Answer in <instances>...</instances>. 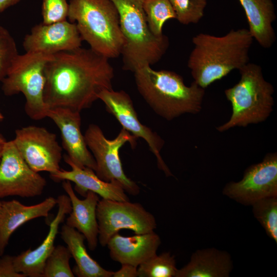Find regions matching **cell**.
<instances>
[{"label":"cell","mask_w":277,"mask_h":277,"mask_svg":"<svg viewBox=\"0 0 277 277\" xmlns=\"http://www.w3.org/2000/svg\"><path fill=\"white\" fill-rule=\"evenodd\" d=\"M71 258L67 247L55 246L45 262L42 277H74L69 264Z\"/></svg>","instance_id":"cell-27"},{"label":"cell","mask_w":277,"mask_h":277,"mask_svg":"<svg viewBox=\"0 0 277 277\" xmlns=\"http://www.w3.org/2000/svg\"><path fill=\"white\" fill-rule=\"evenodd\" d=\"M110 1L118 11L124 39L121 53L123 69L134 72L157 63L169 47V39L164 34L156 36L151 31L143 7V0Z\"/></svg>","instance_id":"cell-4"},{"label":"cell","mask_w":277,"mask_h":277,"mask_svg":"<svg viewBox=\"0 0 277 277\" xmlns=\"http://www.w3.org/2000/svg\"><path fill=\"white\" fill-rule=\"evenodd\" d=\"M13 256L4 255L0 258V277H26L15 270L13 265Z\"/></svg>","instance_id":"cell-31"},{"label":"cell","mask_w":277,"mask_h":277,"mask_svg":"<svg viewBox=\"0 0 277 277\" xmlns=\"http://www.w3.org/2000/svg\"><path fill=\"white\" fill-rule=\"evenodd\" d=\"M174 256L169 252L156 254L137 267L138 277H175L177 271Z\"/></svg>","instance_id":"cell-25"},{"label":"cell","mask_w":277,"mask_h":277,"mask_svg":"<svg viewBox=\"0 0 277 277\" xmlns=\"http://www.w3.org/2000/svg\"><path fill=\"white\" fill-rule=\"evenodd\" d=\"M143 7L148 26L156 36L163 34L162 28L165 23L176 19V15L169 0H143Z\"/></svg>","instance_id":"cell-24"},{"label":"cell","mask_w":277,"mask_h":277,"mask_svg":"<svg viewBox=\"0 0 277 277\" xmlns=\"http://www.w3.org/2000/svg\"><path fill=\"white\" fill-rule=\"evenodd\" d=\"M75 23L83 41L108 58L121 55L124 43L120 16L110 0H70L68 17Z\"/></svg>","instance_id":"cell-5"},{"label":"cell","mask_w":277,"mask_h":277,"mask_svg":"<svg viewBox=\"0 0 277 277\" xmlns=\"http://www.w3.org/2000/svg\"><path fill=\"white\" fill-rule=\"evenodd\" d=\"M22 0H0V12L13 6Z\"/></svg>","instance_id":"cell-33"},{"label":"cell","mask_w":277,"mask_h":277,"mask_svg":"<svg viewBox=\"0 0 277 277\" xmlns=\"http://www.w3.org/2000/svg\"><path fill=\"white\" fill-rule=\"evenodd\" d=\"M161 243L160 237L154 231L131 236H124L117 232L106 246L112 260L137 267L156 254Z\"/></svg>","instance_id":"cell-19"},{"label":"cell","mask_w":277,"mask_h":277,"mask_svg":"<svg viewBox=\"0 0 277 277\" xmlns=\"http://www.w3.org/2000/svg\"><path fill=\"white\" fill-rule=\"evenodd\" d=\"M18 54L14 38L0 26V82L5 77Z\"/></svg>","instance_id":"cell-29"},{"label":"cell","mask_w":277,"mask_h":277,"mask_svg":"<svg viewBox=\"0 0 277 277\" xmlns=\"http://www.w3.org/2000/svg\"><path fill=\"white\" fill-rule=\"evenodd\" d=\"M223 193L245 205H252L264 198L277 196V153L267 154L263 160L248 167L243 179L231 182Z\"/></svg>","instance_id":"cell-12"},{"label":"cell","mask_w":277,"mask_h":277,"mask_svg":"<svg viewBox=\"0 0 277 277\" xmlns=\"http://www.w3.org/2000/svg\"><path fill=\"white\" fill-rule=\"evenodd\" d=\"M245 11L249 31L253 39L264 48H270L276 36L272 23L276 19L272 0H239Z\"/></svg>","instance_id":"cell-21"},{"label":"cell","mask_w":277,"mask_h":277,"mask_svg":"<svg viewBox=\"0 0 277 277\" xmlns=\"http://www.w3.org/2000/svg\"><path fill=\"white\" fill-rule=\"evenodd\" d=\"M62 187L70 200L72 207L65 224L82 233L87 241L90 250H95L98 241V226L96 213L100 200L98 195L89 191L84 200H80L76 195L71 182L63 181Z\"/></svg>","instance_id":"cell-18"},{"label":"cell","mask_w":277,"mask_h":277,"mask_svg":"<svg viewBox=\"0 0 277 277\" xmlns=\"http://www.w3.org/2000/svg\"><path fill=\"white\" fill-rule=\"evenodd\" d=\"M253 40L245 28L231 30L222 36L196 34L192 38L194 48L187 63L193 82L205 89L232 70L241 69L249 63Z\"/></svg>","instance_id":"cell-2"},{"label":"cell","mask_w":277,"mask_h":277,"mask_svg":"<svg viewBox=\"0 0 277 277\" xmlns=\"http://www.w3.org/2000/svg\"><path fill=\"white\" fill-rule=\"evenodd\" d=\"M46 185V179L23 159L13 141H7L0 162V198L38 196Z\"/></svg>","instance_id":"cell-11"},{"label":"cell","mask_w":277,"mask_h":277,"mask_svg":"<svg viewBox=\"0 0 277 277\" xmlns=\"http://www.w3.org/2000/svg\"><path fill=\"white\" fill-rule=\"evenodd\" d=\"M232 268L227 252L213 248L197 250L186 265L177 269L175 277H227Z\"/></svg>","instance_id":"cell-22"},{"label":"cell","mask_w":277,"mask_h":277,"mask_svg":"<svg viewBox=\"0 0 277 277\" xmlns=\"http://www.w3.org/2000/svg\"><path fill=\"white\" fill-rule=\"evenodd\" d=\"M6 142L7 141L5 140V138L0 133V162L2 157L5 145Z\"/></svg>","instance_id":"cell-34"},{"label":"cell","mask_w":277,"mask_h":277,"mask_svg":"<svg viewBox=\"0 0 277 277\" xmlns=\"http://www.w3.org/2000/svg\"><path fill=\"white\" fill-rule=\"evenodd\" d=\"M69 4L66 0H43L42 23L50 24L67 19Z\"/></svg>","instance_id":"cell-30"},{"label":"cell","mask_w":277,"mask_h":277,"mask_svg":"<svg viewBox=\"0 0 277 277\" xmlns=\"http://www.w3.org/2000/svg\"><path fill=\"white\" fill-rule=\"evenodd\" d=\"M83 40L75 23L67 20L33 26L23 42L26 52L48 55L82 47Z\"/></svg>","instance_id":"cell-14"},{"label":"cell","mask_w":277,"mask_h":277,"mask_svg":"<svg viewBox=\"0 0 277 277\" xmlns=\"http://www.w3.org/2000/svg\"><path fill=\"white\" fill-rule=\"evenodd\" d=\"M137 267L130 264H122L121 268L113 273L112 277H136Z\"/></svg>","instance_id":"cell-32"},{"label":"cell","mask_w":277,"mask_h":277,"mask_svg":"<svg viewBox=\"0 0 277 277\" xmlns=\"http://www.w3.org/2000/svg\"><path fill=\"white\" fill-rule=\"evenodd\" d=\"M4 119V116L2 114V113L0 112V122L2 121Z\"/></svg>","instance_id":"cell-35"},{"label":"cell","mask_w":277,"mask_h":277,"mask_svg":"<svg viewBox=\"0 0 277 277\" xmlns=\"http://www.w3.org/2000/svg\"><path fill=\"white\" fill-rule=\"evenodd\" d=\"M2 201H0V214L2 210Z\"/></svg>","instance_id":"cell-36"},{"label":"cell","mask_w":277,"mask_h":277,"mask_svg":"<svg viewBox=\"0 0 277 277\" xmlns=\"http://www.w3.org/2000/svg\"><path fill=\"white\" fill-rule=\"evenodd\" d=\"M239 70V82L224 92L231 103L232 114L228 121L216 127L221 132L264 122L272 111L274 88L264 78L262 67L248 63Z\"/></svg>","instance_id":"cell-6"},{"label":"cell","mask_w":277,"mask_h":277,"mask_svg":"<svg viewBox=\"0 0 277 277\" xmlns=\"http://www.w3.org/2000/svg\"><path fill=\"white\" fill-rule=\"evenodd\" d=\"M62 239L67 245L76 266L72 271L78 277H112L113 271L103 268L87 252L85 236L66 224L61 228Z\"/></svg>","instance_id":"cell-23"},{"label":"cell","mask_w":277,"mask_h":277,"mask_svg":"<svg viewBox=\"0 0 277 277\" xmlns=\"http://www.w3.org/2000/svg\"><path fill=\"white\" fill-rule=\"evenodd\" d=\"M52 55L26 52L18 54L7 74L2 80V89L5 95L19 93L26 102L25 111L33 120L47 117L48 108L43 97L45 84L44 69Z\"/></svg>","instance_id":"cell-7"},{"label":"cell","mask_w":277,"mask_h":277,"mask_svg":"<svg viewBox=\"0 0 277 277\" xmlns=\"http://www.w3.org/2000/svg\"><path fill=\"white\" fill-rule=\"evenodd\" d=\"M181 24L197 23L203 17L207 0H169Z\"/></svg>","instance_id":"cell-28"},{"label":"cell","mask_w":277,"mask_h":277,"mask_svg":"<svg viewBox=\"0 0 277 277\" xmlns=\"http://www.w3.org/2000/svg\"><path fill=\"white\" fill-rule=\"evenodd\" d=\"M104 103L106 110L111 114L122 126L136 138H143L150 150L156 157L157 166L167 176H173L163 160L160 152L164 141L150 128L143 125L138 119L130 96L123 90H104L98 95Z\"/></svg>","instance_id":"cell-13"},{"label":"cell","mask_w":277,"mask_h":277,"mask_svg":"<svg viewBox=\"0 0 277 277\" xmlns=\"http://www.w3.org/2000/svg\"><path fill=\"white\" fill-rule=\"evenodd\" d=\"M47 117L58 128L63 148L71 161L79 167H87L95 171V160L81 132L80 112L67 108H54L48 109Z\"/></svg>","instance_id":"cell-15"},{"label":"cell","mask_w":277,"mask_h":277,"mask_svg":"<svg viewBox=\"0 0 277 277\" xmlns=\"http://www.w3.org/2000/svg\"><path fill=\"white\" fill-rule=\"evenodd\" d=\"M44 73L43 97L48 109L80 112L91 107L101 92L112 89L114 76L108 58L82 47L53 54Z\"/></svg>","instance_id":"cell-1"},{"label":"cell","mask_w":277,"mask_h":277,"mask_svg":"<svg viewBox=\"0 0 277 277\" xmlns=\"http://www.w3.org/2000/svg\"><path fill=\"white\" fill-rule=\"evenodd\" d=\"M137 89L153 111L167 120L202 110L205 89L194 82L189 86L183 77L169 70H154L150 66L134 72Z\"/></svg>","instance_id":"cell-3"},{"label":"cell","mask_w":277,"mask_h":277,"mask_svg":"<svg viewBox=\"0 0 277 277\" xmlns=\"http://www.w3.org/2000/svg\"><path fill=\"white\" fill-rule=\"evenodd\" d=\"M15 134L14 143L32 170L50 174L61 169L62 148L55 133L44 127L30 125L16 129Z\"/></svg>","instance_id":"cell-10"},{"label":"cell","mask_w":277,"mask_h":277,"mask_svg":"<svg viewBox=\"0 0 277 277\" xmlns=\"http://www.w3.org/2000/svg\"><path fill=\"white\" fill-rule=\"evenodd\" d=\"M57 201L58 210L50 222L49 232L44 240L35 249H28L13 256V265L16 272L26 276L42 277L45 262L55 247L60 225L72 210L70 200L67 195H59Z\"/></svg>","instance_id":"cell-16"},{"label":"cell","mask_w":277,"mask_h":277,"mask_svg":"<svg viewBox=\"0 0 277 277\" xmlns=\"http://www.w3.org/2000/svg\"><path fill=\"white\" fill-rule=\"evenodd\" d=\"M254 217L268 236L277 243V196L266 197L252 205Z\"/></svg>","instance_id":"cell-26"},{"label":"cell","mask_w":277,"mask_h":277,"mask_svg":"<svg viewBox=\"0 0 277 277\" xmlns=\"http://www.w3.org/2000/svg\"><path fill=\"white\" fill-rule=\"evenodd\" d=\"M57 199L50 196L42 202L27 206L16 200L2 201L0 214V256L2 255L12 233L25 223L38 217H47L57 205Z\"/></svg>","instance_id":"cell-20"},{"label":"cell","mask_w":277,"mask_h":277,"mask_svg":"<svg viewBox=\"0 0 277 277\" xmlns=\"http://www.w3.org/2000/svg\"><path fill=\"white\" fill-rule=\"evenodd\" d=\"M65 162L71 168V170L60 169L50 174L55 182L69 181L74 183V190L85 197L87 192L92 191L102 199L117 201H128L126 192L117 182H107L100 179L94 171L89 168H81L74 164L65 154Z\"/></svg>","instance_id":"cell-17"},{"label":"cell","mask_w":277,"mask_h":277,"mask_svg":"<svg viewBox=\"0 0 277 277\" xmlns=\"http://www.w3.org/2000/svg\"><path fill=\"white\" fill-rule=\"evenodd\" d=\"M84 135L96 163V175L107 182H117L126 192L138 195L140 187L125 174L119 155L120 149L127 143L134 148L137 138L122 128L115 138L108 140L100 127L93 124L89 125Z\"/></svg>","instance_id":"cell-8"},{"label":"cell","mask_w":277,"mask_h":277,"mask_svg":"<svg viewBox=\"0 0 277 277\" xmlns=\"http://www.w3.org/2000/svg\"><path fill=\"white\" fill-rule=\"evenodd\" d=\"M98 226V241L105 247L110 238L122 229H128L135 234L154 231L156 228L154 215L139 203L117 201L102 199L96 207Z\"/></svg>","instance_id":"cell-9"}]
</instances>
